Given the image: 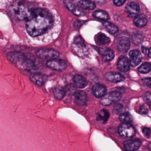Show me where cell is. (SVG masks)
<instances>
[{
    "mask_svg": "<svg viewBox=\"0 0 151 151\" xmlns=\"http://www.w3.org/2000/svg\"><path fill=\"white\" fill-rule=\"evenodd\" d=\"M26 21L28 34L33 38H40L46 43L52 41L60 33V17L54 10L44 7L32 9Z\"/></svg>",
    "mask_w": 151,
    "mask_h": 151,
    "instance_id": "6da1fadb",
    "label": "cell"
},
{
    "mask_svg": "<svg viewBox=\"0 0 151 151\" xmlns=\"http://www.w3.org/2000/svg\"><path fill=\"white\" fill-rule=\"evenodd\" d=\"M9 61L17 67L24 70L32 71L36 69L35 63L24 53L19 51H12L7 55Z\"/></svg>",
    "mask_w": 151,
    "mask_h": 151,
    "instance_id": "7a4b0ae2",
    "label": "cell"
},
{
    "mask_svg": "<svg viewBox=\"0 0 151 151\" xmlns=\"http://www.w3.org/2000/svg\"><path fill=\"white\" fill-rule=\"evenodd\" d=\"M32 9L25 7L22 2L14 3L10 7V10L14 17L19 20H26L30 15Z\"/></svg>",
    "mask_w": 151,
    "mask_h": 151,
    "instance_id": "3957f363",
    "label": "cell"
},
{
    "mask_svg": "<svg viewBox=\"0 0 151 151\" xmlns=\"http://www.w3.org/2000/svg\"><path fill=\"white\" fill-rule=\"evenodd\" d=\"M130 45V35L127 31H124L119 35L117 43V48L120 52L125 53L128 51Z\"/></svg>",
    "mask_w": 151,
    "mask_h": 151,
    "instance_id": "277c9868",
    "label": "cell"
},
{
    "mask_svg": "<svg viewBox=\"0 0 151 151\" xmlns=\"http://www.w3.org/2000/svg\"><path fill=\"white\" fill-rule=\"evenodd\" d=\"M122 93L118 90L111 91L106 94L104 96L101 98L100 103L102 105L108 106L112 104L118 102L121 99Z\"/></svg>",
    "mask_w": 151,
    "mask_h": 151,
    "instance_id": "5b68a950",
    "label": "cell"
},
{
    "mask_svg": "<svg viewBox=\"0 0 151 151\" xmlns=\"http://www.w3.org/2000/svg\"><path fill=\"white\" fill-rule=\"evenodd\" d=\"M118 131L122 137L125 138H132L136 134L134 127L129 123H121L119 126Z\"/></svg>",
    "mask_w": 151,
    "mask_h": 151,
    "instance_id": "8992f818",
    "label": "cell"
},
{
    "mask_svg": "<svg viewBox=\"0 0 151 151\" xmlns=\"http://www.w3.org/2000/svg\"><path fill=\"white\" fill-rule=\"evenodd\" d=\"M36 55L42 59H57L59 53L57 51L52 49L42 48L38 50L36 52Z\"/></svg>",
    "mask_w": 151,
    "mask_h": 151,
    "instance_id": "52a82bcc",
    "label": "cell"
},
{
    "mask_svg": "<svg viewBox=\"0 0 151 151\" xmlns=\"http://www.w3.org/2000/svg\"><path fill=\"white\" fill-rule=\"evenodd\" d=\"M73 49L75 52L81 56L87 53V46L84 40L80 35L76 37L73 43Z\"/></svg>",
    "mask_w": 151,
    "mask_h": 151,
    "instance_id": "ba28073f",
    "label": "cell"
},
{
    "mask_svg": "<svg viewBox=\"0 0 151 151\" xmlns=\"http://www.w3.org/2000/svg\"><path fill=\"white\" fill-rule=\"evenodd\" d=\"M47 65L49 68L57 71H63L67 68L65 61L58 58L49 60L47 62Z\"/></svg>",
    "mask_w": 151,
    "mask_h": 151,
    "instance_id": "9c48e42d",
    "label": "cell"
},
{
    "mask_svg": "<svg viewBox=\"0 0 151 151\" xmlns=\"http://www.w3.org/2000/svg\"><path fill=\"white\" fill-rule=\"evenodd\" d=\"M125 9L128 17H134L137 16L139 12L140 6L136 2L131 1L127 4Z\"/></svg>",
    "mask_w": 151,
    "mask_h": 151,
    "instance_id": "30bf717a",
    "label": "cell"
},
{
    "mask_svg": "<svg viewBox=\"0 0 151 151\" xmlns=\"http://www.w3.org/2000/svg\"><path fill=\"white\" fill-rule=\"evenodd\" d=\"M47 75L39 73H34L32 74L30 76V80L37 86H43L47 80Z\"/></svg>",
    "mask_w": 151,
    "mask_h": 151,
    "instance_id": "8fae6325",
    "label": "cell"
},
{
    "mask_svg": "<svg viewBox=\"0 0 151 151\" xmlns=\"http://www.w3.org/2000/svg\"><path fill=\"white\" fill-rule=\"evenodd\" d=\"M142 145V142L139 139H133L125 141L124 146L127 151H134L137 150Z\"/></svg>",
    "mask_w": 151,
    "mask_h": 151,
    "instance_id": "7c38bea8",
    "label": "cell"
},
{
    "mask_svg": "<svg viewBox=\"0 0 151 151\" xmlns=\"http://www.w3.org/2000/svg\"><path fill=\"white\" fill-rule=\"evenodd\" d=\"M130 64L131 66L135 67L142 62V57L141 52L138 50L134 49L129 52Z\"/></svg>",
    "mask_w": 151,
    "mask_h": 151,
    "instance_id": "4fadbf2b",
    "label": "cell"
},
{
    "mask_svg": "<svg viewBox=\"0 0 151 151\" xmlns=\"http://www.w3.org/2000/svg\"><path fill=\"white\" fill-rule=\"evenodd\" d=\"M99 51L100 55L102 56V59L104 62H110L114 58V52L109 48H99Z\"/></svg>",
    "mask_w": 151,
    "mask_h": 151,
    "instance_id": "5bb4252c",
    "label": "cell"
},
{
    "mask_svg": "<svg viewBox=\"0 0 151 151\" xmlns=\"http://www.w3.org/2000/svg\"><path fill=\"white\" fill-rule=\"evenodd\" d=\"M117 68L119 71L122 72L129 71L130 68V64L128 58L124 56H121L118 61Z\"/></svg>",
    "mask_w": 151,
    "mask_h": 151,
    "instance_id": "9a60e30c",
    "label": "cell"
},
{
    "mask_svg": "<svg viewBox=\"0 0 151 151\" xmlns=\"http://www.w3.org/2000/svg\"><path fill=\"white\" fill-rule=\"evenodd\" d=\"M104 76L107 80L111 82H121L125 79L124 75L116 72H108L105 74Z\"/></svg>",
    "mask_w": 151,
    "mask_h": 151,
    "instance_id": "2e32d148",
    "label": "cell"
},
{
    "mask_svg": "<svg viewBox=\"0 0 151 151\" xmlns=\"http://www.w3.org/2000/svg\"><path fill=\"white\" fill-rule=\"evenodd\" d=\"M65 6L74 15L77 16H83L85 12L83 11L81 9L74 5L71 1H63Z\"/></svg>",
    "mask_w": 151,
    "mask_h": 151,
    "instance_id": "e0dca14e",
    "label": "cell"
},
{
    "mask_svg": "<svg viewBox=\"0 0 151 151\" xmlns=\"http://www.w3.org/2000/svg\"><path fill=\"white\" fill-rule=\"evenodd\" d=\"M106 87L103 84L96 83L95 84L92 88L93 95L97 98H102L106 94Z\"/></svg>",
    "mask_w": 151,
    "mask_h": 151,
    "instance_id": "ac0fdd59",
    "label": "cell"
},
{
    "mask_svg": "<svg viewBox=\"0 0 151 151\" xmlns=\"http://www.w3.org/2000/svg\"><path fill=\"white\" fill-rule=\"evenodd\" d=\"M76 103L79 105H84L87 101V96L86 93L83 90H77L74 94Z\"/></svg>",
    "mask_w": 151,
    "mask_h": 151,
    "instance_id": "d6986e66",
    "label": "cell"
},
{
    "mask_svg": "<svg viewBox=\"0 0 151 151\" xmlns=\"http://www.w3.org/2000/svg\"><path fill=\"white\" fill-rule=\"evenodd\" d=\"M74 85L76 87L82 89L85 87L88 84V82L86 78L82 75L76 74L73 78Z\"/></svg>",
    "mask_w": 151,
    "mask_h": 151,
    "instance_id": "ffe728a7",
    "label": "cell"
},
{
    "mask_svg": "<svg viewBox=\"0 0 151 151\" xmlns=\"http://www.w3.org/2000/svg\"><path fill=\"white\" fill-rule=\"evenodd\" d=\"M77 5L80 9L84 10H93L96 7V3L92 1H79Z\"/></svg>",
    "mask_w": 151,
    "mask_h": 151,
    "instance_id": "44dd1931",
    "label": "cell"
},
{
    "mask_svg": "<svg viewBox=\"0 0 151 151\" xmlns=\"http://www.w3.org/2000/svg\"><path fill=\"white\" fill-rule=\"evenodd\" d=\"M148 20L147 17L143 14L137 15L134 20V23L136 26L142 27L145 26L147 23Z\"/></svg>",
    "mask_w": 151,
    "mask_h": 151,
    "instance_id": "7402d4cb",
    "label": "cell"
},
{
    "mask_svg": "<svg viewBox=\"0 0 151 151\" xmlns=\"http://www.w3.org/2000/svg\"><path fill=\"white\" fill-rule=\"evenodd\" d=\"M103 25L105 29L112 35L116 36L119 32V28L117 26L111 22L105 21L103 23Z\"/></svg>",
    "mask_w": 151,
    "mask_h": 151,
    "instance_id": "603a6c76",
    "label": "cell"
},
{
    "mask_svg": "<svg viewBox=\"0 0 151 151\" xmlns=\"http://www.w3.org/2000/svg\"><path fill=\"white\" fill-rule=\"evenodd\" d=\"M93 16L96 18L105 21V22L110 19V17L108 13L102 10H97L94 11L93 13Z\"/></svg>",
    "mask_w": 151,
    "mask_h": 151,
    "instance_id": "cb8c5ba5",
    "label": "cell"
},
{
    "mask_svg": "<svg viewBox=\"0 0 151 151\" xmlns=\"http://www.w3.org/2000/svg\"><path fill=\"white\" fill-rule=\"evenodd\" d=\"M144 38V35L141 32H134L132 34V42L135 45H139L143 42Z\"/></svg>",
    "mask_w": 151,
    "mask_h": 151,
    "instance_id": "d4e9b609",
    "label": "cell"
},
{
    "mask_svg": "<svg viewBox=\"0 0 151 151\" xmlns=\"http://www.w3.org/2000/svg\"><path fill=\"white\" fill-rule=\"evenodd\" d=\"M55 98L58 100H61L64 98L65 95V90L60 86L55 87L53 90Z\"/></svg>",
    "mask_w": 151,
    "mask_h": 151,
    "instance_id": "484cf974",
    "label": "cell"
},
{
    "mask_svg": "<svg viewBox=\"0 0 151 151\" xmlns=\"http://www.w3.org/2000/svg\"><path fill=\"white\" fill-rule=\"evenodd\" d=\"M110 38L106 36L104 34L100 33L98 35L96 38V43L99 45H104L110 42Z\"/></svg>",
    "mask_w": 151,
    "mask_h": 151,
    "instance_id": "4316f807",
    "label": "cell"
},
{
    "mask_svg": "<svg viewBox=\"0 0 151 151\" xmlns=\"http://www.w3.org/2000/svg\"><path fill=\"white\" fill-rule=\"evenodd\" d=\"M119 118L123 123H129L133 121L132 115L128 112L121 113L119 116Z\"/></svg>",
    "mask_w": 151,
    "mask_h": 151,
    "instance_id": "83f0119b",
    "label": "cell"
},
{
    "mask_svg": "<svg viewBox=\"0 0 151 151\" xmlns=\"http://www.w3.org/2000/svg\"><path fill=\"white\" fill-rule=\"evenodd\" d=\"M138 72L142 74H146L151 71V64L150 63H143L141 66L138 67Z\"/></svg>",
    "mask_w": 151,
    "mask_h": 151,
    "instance_id": "f1b7e54d",
    "label": "cell"
},
{
    "mask_svg": "<svg viewBox=\"0 0 151 151\" xmlns=\"http://www.w3.org/2000/svg\"><path fill=\"white\" fill-rule=\"evenodd\" d=\"M98 116L99 119L100 120V121H102L103 123H105L108 121L110 114L107 111L104 109V110H102L99 113Z\"/></svg>",
    "mask_w": 151,
    "mask_h": 151,
    "instance_id": "f546056e",
    "label": "cell"
},
{
    "mask_svg": "<svg viewBox=\"0 0 151 151\" xmlns=\"http://www.w3.org/2000/svg\"><path fill=\"white\" fill-rule=\"evenodd\" d=\"M137 111V112L142 115H146L148 114L149 111L148 108L145 105H142L140 106Z\"/></svg>",
    "mask_w": 151,
    "mask_h": 151,
    "instance_id": "4dcf8cb0",
    "label": "cell"
},
{
    "mask_svg": "<svg viewBox=\"0 0 151 151\" xmlns=\"http://www.w3.org/2000/svg\"><path fill=\"white\" fill-rule=\"evenodd\" d=\"M76 87L73 84H70L68 85L66 87V89H65V93L67 92L68 93H73V94L76 92Z\"/></svg>",
    "mask_w": 151,
    "mask_h": 151,
    "instance_id": "1f68e13d",
    "label": "cell"
},
{
    "mask_svg": "<svg viewBox=\"0 0 151 151\" xmlns=\"http://www.w3.org/2000/svg\"><path fill=\"white\" fill-rule=\"evenodd\" d=\"M144 100L146 104L151 105V92H147L145 94Z\"/></svg>",
    "mask_w": 151,
    "mask_h": 151,
    "instance_id": "d6a6232c",
    "label": "cell"
},
{
    "mask_svg": "<svg viewBox=\"0 0 151 151\" xmlns=\"http://www.w3.org/2000/svg\"><path fill=\"white\" fill-rule=\"evenodd\" d=\"M142 133L145 137H146V138H150L151 134V129L149 128L145 127L143 129Z\"/></svg>",
    "mask_w": 151,
    "mask_h": 151,
    "instance_id": "836d02e7",
    "label": "cell"
},
{
    "mask_svg": "<svg viewBox=\"0 0 151 151\" xmlns=\"http://www.w3.org/2000/svg\"><path fill=\"white\" fill-rule=\"evenodd\" d=\"M143 83L147 87L151 88V78H147L142 80Z\"/></svg>",
    "mask_w": 151,
    "mask_h": 151,
    "instance_id": "e575fe53",
    "label": "cell"
},
{
    "mask_svg": "<svg viewBox=\"0 0 151 151\" xmlns=\"http://www.w3.org/2000/svg\"><path fill=\"white\" fill-rule=\"evenodd\" d=\"M123 106H122L121 104H118L116 105H115V106H114V112L117 113V114H118V113L121 112L122 110H123Z\"/></svg>",
    "mask_w": 151,
    "mask_h": 151,
    "instance_id": "d590c367",
    "label": "cell"
},
{
    "mask_svg": "<svg viewBox=\"0 0 151 151\" xmlns=\"http://www.w3.org/2000/svg\"><path fill=\"white\" fill-rule=\"evenodd\" d=\"M126 1H122V0H115L113 2L115 5L117 6H121L123 5L125 2Z\"/></svg>",
    "mask_w": 151,
    "mask_h": 151,
    "instance_id": "8d00e7d4",
    "label": "cell"
},
{
    "mask_svg": "<svg viewBox=\"0 0 151 151\" xmlns=\"http://www.w3.org/2000/svg\"><path fill=\"white\" fill-rule=\"evenodd\" d=\"M85 22L82 20H76L74 23V26L76 28H79Z\"/></svg>",
    "mask_w": 151,
    "mask_h": 151,
    "instance_id": "74e56055",
    "label": "cell"
},
{
    "mask_svg": "<svg viewBox=\"0 0 151 151\" xmlns=\"http://www.w3.org/2000/svg\"><path fill=\"white\" fill-rule=\"evenodd\" d=\"M142 53H143L144 54L146 55V54H147L148 49L147 48H145V47L142 46Z\"/></svg>",
    "mask_w": 151,
    "mask_h": 151,
    "instance_id": "f35d334b",
    "label": "cell"
},
{
    "mask_svg": "<svg viewBox=\"0 0 151 151\" xmlns=\"http://www.w3.org/2000/svg\"><path fill=\"white\" fill-rule=\"evenodd\" d=\"M148 56L149 57L151 58V48L149 50V52H148Z\"/></svg>",
    "mask_w": 151,
    "mask_h": 151,
    "instance_id": "ab89813d",
    "label": "cell"
},
{
    "mask_svg": "<svg viewBox=\"0 0 151 151\" xmlns=\"http://www.w3.org/2000/svg\"><path fill=\"white\" fill-rule=\"evenodd\" d=\"M149 148L150 150H151V142L150 143V144H149Z\"/></svg>",
    "mask_w": 151,
    "mask_h": 151,
    "instance_id": "60d3db41",
    "label": "cell"
}]
</instances>
